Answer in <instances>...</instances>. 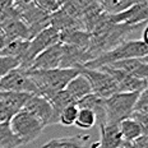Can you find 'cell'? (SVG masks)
<instances>
[{"label":"cell","instance_id":"1","mask_svg":"<svg viewBox=\"0 0 148 148\" xmlns=\"http://www.w3.org/2000/svg\"><path fill=\"white\" fill-rule=\"evenodd\" d=\"M27 75L37 89V96L50 100L52 96L64 91L74 77L79 74L77 69H51V70H26Z\"/></svg>","mask_w":148,"mask_h":148},{"label":"cell","instance_id":"2","mask_svg":"<svg viewBox=\"0 0 148 148\" xmlns=\"http://www.w3.org/2000/svg\"><path fill=\"white\" fill-rule=\"evenodd\" d=\"M148 54V45L142 40H129L123 41L111 50L101 54L100 56L95 58L93 60L84 64L86 69H100L101 66L110 65L116 61H121L126 59H138L146 58Z\"/></svg>","mask_w":148,"mask_h":148},{"label":"cell","instance_id":"3","mask_svg":"<svg viewBox=\"0 0 148 148\" xmlns=\"http://www.w3.org/2000/svg\"><path fill=\"white\" fill-rule=\"evenodd\" d=\"M139 93L138 92L115 93L114 96L106 98L105 100V110H106V123L105 124L119 125L123 120L130 118L134 109V103Z\"/></svg>","mask_w":148,"mask_h":148},{"label":"cell","instance_id":"4","mask_svg":"<svg viewBox=\"0 0 148 148\" xmlns=\"http://www.w3.org/2000/svg\"><path fill=\"white\" fill-rule=\"evenodd\" d=\"M9 128L24 146V144L35 142L41 135L45 126L38 119H36L29 112L21 110L9 120Z\"/></svg>","mask_w":148,"mask_h":148},{"label":"cell","instance_id":"5","mask_svg":"<svg viewBox=\"0 0 148 148\" xmlns=\"http://www.w3.org/2000/svg\"><path fill=\"white\" fill-rule=\"evenodd\" d=\"M79 73L87 78L91 86L92 93L96 95L100 98H109L118 93V86L116 82L111 78L106 72L101 69H86V68H81Z\"/></svg>","mask_w":148,"mask_h":148},{"label":"cell","instance_id":"6","mask_svg":"<svg viewBox=\"0 0 148 148\" xmlns=\"http://www.w3.org/2000/svg\"><path fill=\"white\" fill-rule=\"evenodd\" d=\"M56 44H59V32L54 27L50 26L47 28H45L44 31H41L40 33H37L32 40H29L26 59H24V63L22 64V66L19 68L27 70L37 55Z\"/></svg>","mask_w":148,"mask_h":148},{"label":"cell","instance_id":"7","mask_svg":"<svg viewBox=\"0 0 148 148\" xmlns=\"http://www.w3.org/2000/svg\"><path fill=\"white\" fill-rule=\"evenodd\" d=\"M0 92H17V93L37 95V89L33 82L22 68L9 72L7 75L0 78Z\"/></svg>","mask_w":148,"mask_h":148},{"label":"cell","instance_id":"8","mask_svg":"<svg viewBox=\"0 0 148 148\" xmlns=\"http://www.w3.org/2000/svg\"><path fill=\"white\" fill-rule=\"evenodd\" d=\"M109 19L114 24H125V26H139L147 24L148 21V1H137L133 7L116 15H109Z\"/></svg>","mask_w":148,"mask_h":148},{"label":"cell","instance_id":"9","mask_svg":"<svg viewBox=\"0 0 148 148\" xmlns=\"http://www.w3.org/2000/svg\"><path fill=\"white\" fill-rule=\"evenodd\" d=\"M24 111L29 112L31 115H33L36 119H38L40 121L44 124L46 128L47 125H54L56 124V120L54 116V111L50 102H49L46 98L37 96V95H32L28 101L26 102V105L23 106Z\"/></svg>","mask_w":148,"mask_h":148},{"label":"cell","instance_id":"10","mask_svg":"<svg viewBox=\"0 0 148 148\" xmlns=\"http://www.w3.org/2000/svg\"><path fill=\"white\" fill-rule=\"evenodd\" d=\"M101 70L106 72L111 78L116 82L118 86V93H133V92H142L147 89V81H142V79L134 78L132 75H128L126 73L121 70L114 69L110 66H101Z\"/></svg>","mask_w":148,"mask_h":148},{"label":"cell","instance_id":"11","mask_svg":"<svg viewBox=\"0 0 148 148\" xmlns=\"http://www.w3.org/2000/svg\"><path fill=\"white\" fill-rule=\"evenodd\" d=\"M61 56H63V44H56L46 49L33 59L32 64L27 70H51L59 69Z\"/></svg>","mask_w":148,"mask_h":148},{"label":"cell","instance_id":"12","mask_svg":"<svg viewBox=\"0 0 148 148\" xmlns=\"http://www.w3.org/2000/svg\"><path fill=\"white\" fill-rule=\"evenodd\" d=\"M114 69L121 70L128 75H132L134 78L147 81L148 75V58H138V59H126L121 61H116L110 65H106Z\"/></svg>","mask_w":148,"mask_h":148},{"label":"cell","instance_id":"13","mask_svg":"<svg viewBox=\"0 0 148 148\" xmlns=\"http://www.w3.org/2000/svg\"><path fill=\"white\" fill-rule=\"evenodd\" d=\"M100 140L91 144L89 148H123L124 140L119 130V125H100Z\"/></svg>","mask_w":148,"mask_h":148},{"label":"cell","instance_id":"14","mask_svg":"<svg viewBox=\"0 0 148 148\" xmlns=\"http://www.w3.org/2000/svg\"><path fill=\"white\" fill-rule=\"evenodd\" d=\"M78 109H87L91 110L96 116V124L103 125L106 123V110H105V100L97 97L96 95L91 93L88 96L83 97L77 102Z\"/></svg>","mask_w":148,"mask_h":148},{"label":"cell","instance_id":"15","mask_svg":"<svg viewBox=\"0 0 148 148\" xmlns=\"http://www.w3.org/2000/svg\"><path fill=\"white\" fill-rule=\"evenodd\" d=\"M59 42L87 51L89 47V42H91V33L82 29L64 31V32L59 33Z\"/></svg>","mask_w":148,"mask_h":148},{"label":"cell","instance_id":"16","mask_svg":"<svg viewBox=\"0 0 148 148\" xmlns=\"http://www.w3.org/2000/svg\"><path fill=\"white\" fill-rule=\"evenodd\" d=\"M64 91L73 98L75 103L78 102L79 100H82L83 97H86V96H88V95L92 93L89 82L87 81V78L81 73H79L77 77H74L72 81L68 83V86L65 87Z\"/></svg>","mask_w":148,"mask_h":148},{"label":"cell","instance_id":"17","mask_svg":"<svg viewBox=\"0 0 148 148\" xmlns=\"http://www.w3.org/2000/svg\"><path fill=\"white\" fill-rule=\"evenodd\" d=\"M89 135H75V137L55 138L49 140L41 148H89Z\"/></svg>","mask_w":148,"mask_h":148},{"label":"cell","instance_id":"18","mask_svg":"<svg viewBox=\"0 0 148 148\" xmlns=\"http://www.w3.org/2000/svg\"><path fill=\"white\" fill-rule=\"evenodd\" d=\"M32 96L29 93H17V92H0V101L10 111L12 115H15L23 109V106Z\"/></svg>","mask_w":148,"mask_h":148},{"label":"cell","instance_id":"19","mask_svg":"<svg viewBox=\"0 0 148 148\" xmlns=\"http://www.w3.org/2000/svg\"><path fill=\"white\" fill-rule=\"evenodd\" d=\"M29 40H14V41L9 42L0 50V56H8L14 58L21 63V66L24 63L27 54V49H28Z\"/></svg>","mask_w":148,"mask_h":148},{"label":"cell","instance_id":"20","mask_svg":"<svg viewBox=\"0 0 148 148\" xmlns=\"http://www.w3.org/2000/svg\"><path fill=\"white\" fill-rule=\"evenodd\" d=\"M119 130L121 134V138L124 142H132L137 138H139L140 135H147L144 133V130L142 129V126L138 124L133 119H125L119 124Z\"/></svg>","mask_w":148,"mask_h":148},{"label":"cell","instance_id":"21","mask_svg":"<svg viewBox=\"0 0 148 148\" xmlns=\"http://www.w3.org/2000/svg\"><path fill=\"white\" fill-rule=\"evenodd\" d=\"M102 12L107 15H116L126 9L133 7L137 1H132V0H106V1H97Z\"/></svg>","mask_w":148,"mask_h":148},{"label":"cell","instance_id":"22","mask_svg":"<svg viewBox=\"0 0 148 148\" xmlns=\"http://www.w3.org/2000/svg\"><path fill=\"white\" fill-rule=\"evenodd\" d=\"M50 102L51 107H52V111H54V116H55V120H56V124L59 123V115L61 114L65 107H68L69 105H74V100L69 95L66 93L65 91H61L59 93H56L55 96H52L50 100H47Z\"/></svg>","mask_w":148,"mask_h":148},{"label":"cell","instance_id":"23","mask_svg":"<svg viewBox=\"0 0 148 148\" xmlns=\"http://www.w3.org/2000/svg\"><path fill=\"white\" fill-rule=\"evenodd\" d=\"M23 146L22 142L13 134L9 128V123L0 124V148H18Z\"/></svg>","mask_w":148,"mask_h":148},{"label":"cell","instance_id":"24","mask_svg":"<svg viewBox=\"0 0 148 148\" xmlns=\"http://www.w3.org/2000/svg\"><path fill=\"white\" fill-rule=\"evenodd\" d=\"M74 125L82 130H88L96 125V116L91 110L87 109H79L78 115H77Z\"/></svg>","mask_w":148,"mask_h":148},{"label":"cell","instance_id":"25","mask_svg":"<svg viewBox=\"0 0 148 148\" xmlns=\"http://www.w3.org/2000/svg\"><path fill=\"white\" fill-rule=\"evenodd\" d=\"M78 106L77 103L74 105H69L68 107H65L61 114L59 115V123L58 124H61L63 126H72L74 125L75 123V119H77V115H78Z\"/></svg>","mask_w":148,"mask_h":148},{"label":"cell","instance_id":"26","mask_svg":"<svg viewBox=\"0 0 148 148\" xmlns=\"http://www.w3.org/2000/svg\"><path fill=\"white\" fill-rule=\"evenodd\" d=\"M65 1H55V0H36L33 1V4L36 5L40 10L46 15H52L54 13H56L58 10H60L61 7L64 5Z\"/></svg>","mask_w":148,"mask_h":148},{"label":"cell","instance_id":"27","mask_svg":"<svg viewBox=\"0 0 148 148\" xmlns=\"http://www.w3.org/2000/svg\"><path fill=\"white\" fill-rule=\"evenodd\" d=\"M21 66V63L14 58H8V56H0V78L7 75L9 72L17 69Z\"/></svg>","mask_w":148,"mask_h":148},{"label":"cell","instance_id":"28","mask_svg":"<svg viewBox=\"0 0 148 148\" xmlns=\"http://www.w3.org/2000/svg\"><path fill=\"white\" fill-rule=\"evenodd\" d=\"M148 91L144 89L139 93L137 101L134 103L133 112H140V114H148Z\"/></svg>","mask_w":148,"mask_h":148},{"label":"cell","instance_id":"29","mask_svg":"<svg viewBox=\"0 0 148 148\" xmlns=\"http://www.w3.org/2000/svg\"><path fill=\"white\" fill-rule=\"evenodd\" d=\"M123 148H148V137L140 135L139 138L132 142H124Z\"/></svg>","mask_w":148,"mask_h":148},{"label":"cell","instance_id":"30","mask_svg":"<svg viewBox=\"0 0 148 148\" xmlns=\"http://www.w3.org/2000/svg\"><path fill=\"white\" fill-rule=\"evenodd\" d=\"M12 114L10 111H9L7 107H5V105L0 101V124L1 123H9V120L12 119Z\"/></svg>","mask_w":148,"mask_h":148},{"label":"cell","instance_id":"31","mask_svg":"<svg viewBox=\"0 0 148 148\" xmlns=\"http://www.w3.org/2000/svg\"><path fill=\"white\" fill-rule=\"evenodd\" d=\"M8 42H7V38H5V36H4V33H3V31L1 28H0V50H1L3 47H4L5 45H7Z\"/></svg>","mask_w":148,"mask_h":148}]
</instances>
